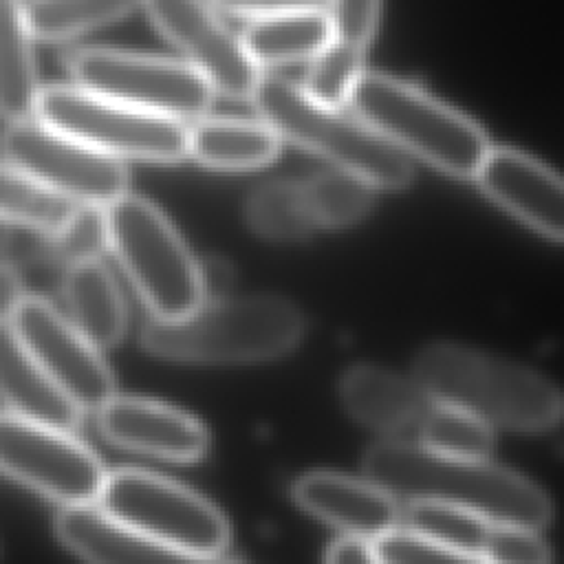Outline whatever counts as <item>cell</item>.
Returning a JSON list of instances; mask_svg holds the SVG:
<instances>
[{"instance_id": "6da1fadb", "label": "cell", "mask_w": 564, "mask_h": 564, "mask_svg": "<svg viewBox=\"0 0 564 564\" xmlns=\"http://www.w3.org/2000/svg\"><path fill=\"white\" fill-rule=\"evenodd\" d=\"M364 474L397 500H430L474 511L491 522L542 529L553 507L529 478L491 463L434 452L419 441L383 438L361 460Z\"/></svg>"}, {"instance_id": "7a4b0ae2", "label": "cell", "mask_w": 564, "mask_h": 564, "mask_svg": "<svg viewBox=\"0 0 564 564\" xmlns=\"http://www.w3.org/2000/svg\"><path fill=\"white\" fill-rule=\"evenodd\" d=\"M412 377L434 401L467 410L491 427L544 432L564 419V392L551 379L465 344L421 348Z\"/></svg>"}, {"instance_id": "3957f363", "label": "cell", "mask_w": 564, "mask_h": 564, "mask_svg": "<svg viewBox=\"0 0 564 564\" xmlns=\"http://www.w3.org/2000/svg\"><path fill=\"white\" fill-rule=\"evenodd\" d=\"M302 333V313L282 297H205L181 317L145 322L141 344L170 361L251 364L286 355Z\"/></svg>"}, {"instance_id": "277c9868", "label": "cell", "mask_w": 564, "mask_h": 564, "mask_svg": "<svg viewBox=\"0 0 564 564\" xmlns=\"http://www.w3.org/2000/svg\"><path fill=\"white\" fill-rule=\"evenodd\" d=\"M251 101L260 119L282 139L357 174L377 189H401L412 181V163L403 150L359 115L315 101L291 79L262 75Z\"/></svg>"}, {"instance_id": "5b68a950", "label": "cell", "mask_w": 564, "mask_h": 564, "mask_svg": "<svg viewBox=\"0 0 564 564\" xmlns=\"http://www.w3.org/2000/svg\"><path fill=\"white\" fill-rule=\"evenodd\" d=\"M348 106L399 150L454 178H474L491 150L474 119L399 77L364 73Z\"/></svg>"}, {"instance_id": "8992f818", "label": "cell", "mask_w": 564, "mask_h": 564, "mask_svg": "<svg viewBox=\"0 0 564 564\" xmlns=\"http://www.w3.org/2000/svg\"><path fill=\"white\" fill-rule=\"evenodd\" d=\"M106 223L108 249L152 317H181L207 297L203 267L152 200L123 194L106 207Z\"/></svg>"}, {"instance_id": "52a82bcc", "label": "cell", "mask_w": 564, "mask_h": 564, "mask_svg": "<svg viewBox=\"0 0 564 564\" xmlns=\"http://www.w3.org/2000/svg\"><path fill=\"white\" fill-rule=\"evenodd\" d=\"M97 505L172 557L214 560L229 546L231 533L223 511L194 489L154 471H108Z\"/></svg>"}, {"instance_id": "ba28073f", "label": "cell", "mask_w": 564, "mask_h": 564, "mask_svg": "<svg viewBox=\"0 0 564 564\" xmlns=\"http://www.w3.org/2000/svg\"><path fill=\"white\" fill-rule=\"evenodd\" d=\"M35 117L121 161L178 163L187 156V123L93 93L73 82L46 84Z\"/></svg>"}, {"instance_id": "9c48e42d", "label": "cell", "mask_w": 564, "mask_h": 564, "mask_svg": "<svg viewBox=\"0 0 564 564\" xmlns=\"http://www.w3.org/2000/svg\"><path fill=\"white\" fill-rule=\"evenodd\" d=\"M73 84L123 104L196 121L214 101L212 84L187 62L117 46H77L64 55Z\"/></svg>"}, {"instance_id": "30bf717a", "label": "cell", "mask_w": 564, "mask_h": 564, "mask_svg": "<svg viewBox=\"0 0 564 564\" xmlns=\"http://www.w3.org/2000/svg\"><path fill=\"white\" fill-rule=\"evenodd\" d=\"M0 150L4 161L70 203L108 207L128 194L130 176L121 159L90 148L35 115L7 121Z\"/></svg>"}, {"instance_id": "8fae6325", "label": "cell", "mask_w": 564, "mask_h": 564, "mask_svg": "<svg viewBox=\"0 0 564 564\" xmlns=\"http://www.w3.org/2000/svg\"><path fill=\"white\" fill-rule=\"evenodd\" d=\"M0 471L40 496L66 505L97 502L108 471L70 430L0 414Z\"/></svg>"}, {"instance_id": "7c38bea8", "label": "cell", "mask_w": 564, "mask_h": 564, "mask_svg": "<svg viewBox=\"0 0 564 564\" xmlns=\"http://www.w3.org/2000/svg\"><path fill=\"white\" fill-rule=\"evenodd\" d=\"M152 29L229 99H251L262 70L212 0H143Z\"/></svg>"}, {"instance_id": "4fadbf2b", "label": "cell", "mask_w": 564, "mask_h": 564, "mask_svg": "<svg viewBox=\"0 0 564 564\" xmlns=\"http://www.w3.org/2000/svg\"><path fill=\"white\" fill-rule=\"evenodd\" d=\"M46 375L86 412H97L115 392L106 359L70 319L37 295H24L9 319Z\"/></svg>"}, {"instance_id": "5bb4252c", "label": "cell", "mask_w": 564, "mask_h": 564, "mask_svg": "<svg viewBox=\"0 0 564 564\" xmlns=\"http://www.w3.org/2000/svg\"><path fill=\"white\" fill-rule=\"evenodd\" d=\"M97 425L112 445L170 463H194L209 447L196 416L145 397L115 394L97 410Z\"/></svg>"}, {"instance_id": "9a60e30c", "label": "cell", "mask_w": 564, "mask_h": 564, "mask_svg": "<svg viewBox=\"0 0 564 564\" xmlns=\"http://www.w3.org/2000/svg\"><path fill=\"white\" fill-rule=\"evenodd\" d=\"M474 181L533 231L564 242V176L513 148H491Z\"/></svg>"}, {"instance_id": "2e32d148", "label": "cell", "mask_w": 564, "mask_h": 564, "mask_svg": "<svg viewBox=\"0 0 564 564\" xmlns=\"http://www.w3.org/2000/svg\"><path fill=\"white\" fill-rule=\"evenodd\" d=\"M291 494L297 507L341 533H359L375 540L401 522L397 498L368 478L308 471L293 482Z\"/></svg>"}, {"instance_id": "e0dca14e", "label": "cell", "mask_w": 564, "mask_h": 564, "mask_svg": "<svg viewBox=\"0 0 564 564\" xmlns=\"http://www.w3.org/2000/svg\"><path fill=\"white\" fill-rule=\"evenodd\" d=\"M339 397L357 423L386 438L414 434L434 401L414 377L370 364H357L341 375Z\"/></svg>"}, {"instance_id": "ac0fdd59", "label": "cell", "mask_w": 564, "mask_h": 564, "mask_svg": "<svg viewBox=\"0 0 564 564\" xmlns=\"http://www.w3.org/2000/svg\"><path fill=\"white\" fill-rule=\"evenodd\" d=\"M0 399L18 416L70 432L84 414L35 361L9 322H0Z\"/></svg>"}, {"instance_id": "d6986e66", "label": "cell", "mask_w": 564, "mask_h": 564, "mask_svg": "<svg viewBox=\"0 0 564 564\" xmlns=\"http://www.w3.org/2000/svg\"><path fill=\"white\" fill-rule=\"evenodd\" d=\"M55 535L70 553L88 562L128 564L174 560L97 502L62 507L55 518Z\"/></svg>"}, {"instance_id": "ffe728a7", "label": "cell", "mask_w": 564, "mask_h": 564, "mask_svg": "<svg viewBox=\"0 0 564 564\" xmlns=\"http://www.w3.org/2000/svg\"><path fill=\"white\" fill-rule=\"evenodd\" d=\"M62 295L70 322L99 348L121 341L128 328V306L112 271L88 258L66 267Z\"/></svg>"}, {"instance_id": "44dd1931", "label": "cell", "mask_w": 564, "mask_h": 564, "mask_svg": "<svg viewBox=\"0 0 564 564\" xmlns=\"http://www.w3.org/2000/svg\"><path fill=\"white\" fill-rule=\"evenodd\" d=\"M187 126V156L214 170H256L275 161L282 137L264 119L200 117Z\"/></svg>"}, {"instance_id": "7402d4cb", "label": "cell", "mask_w": 564, "mask_h": 564, "mask_svg": "<svg viewBox=\"0 0 564 564\" xmlns=\"http://www.w3.org/2000/svg\"><path fill=\"white\" fill-rule=\"evenodd\" d=\"M35 42L24 0H0V117L4 121L35 115L42 88Z\"/></svg>"}, {"instance_id": "603a6c76", "label": "cell", "mask_w": 564, "mask_h": 564, "mask_svg": "<svg viewBox=\"0 0 564 564\" xmlns=\"http://www.w3.org/2000/svg\"><path fill=\"white\" fill-rule=\"evenodd\" d=\"M328 40L330 22L326 9L253 18L242 33V42L260 68L313 59Z\"/></svg>"}, {"instance_id": "cb8c5ba5", "label": "cell", "mask_w": 564, "mask_h": 564, "mask_svg": "<svg viewBox=\"0 0 564 564\" xmlns=\"http://www.w3.org/2000/svg\"><path fill=\"white\" fill-rule=\"evenodd\" d=\"M37 42L66 44L130 18L143 0H24Z\"/></svg>"}, {"instance_id": "d4e9b609", "label": "cell", "mask_w": 564, "mask_h": 564, "mask_svg": "<svg viewBox=\"0 0 564 564\" xmlns=\"http://www.w3.org/2000/svg\"><path fill=\"white\" fill-rule=\"evenodd\" d=\"M416 529L458 555L460 562H482V546L491 520L443 502L410 500L401 509V522Z\"/></svg>"}, {"instance_id": "484cf974", "label": "cell", "mask_w": 564, "mask_h": 564, "mask_svg": "<svg viewBox=\"0 0 564 564\" xmlns=\"http://www.w3.org/2000/svg\"><path fill=\"white\" fill-rule=\"evenodd\" d=\"M75 205L42 187L9 161H0V220L48 236L66 223Z\"/></svg>"}, {"instance_id": "4316f807", "label": "cell", "mask_w": 564, "mask_h": 564, "mask_svg": "<svg viewBox=\"0 0 564 564\" xmlns=\"http://www.w3.org/2000/svg\"><path fill=\"white\" fill-rule=\"evenodd\" d=\"M253 231L271 240H297L317 229L300 181H271L258 187L247 203Z\"/></svg>"}, {"instance_id": "83f0119b", "label": "cell", "mask_w": 564, "mask_h": 564, "mask_svg": "<svg viewBox=\"0 0 564 564\" xmlns=\"http://www.w3.org/2000/svg\"><path fill=\"white\" fill-rule=\"evenodd\" d=\"M302 187L317 229H337L357 223L372 207V192L377 189L357 174L339 167L302 178Z\"/></svg>"}, {"instance_id": "f1b7e54d", "label": "cell", "mask_w": 564, "mask_h": 564, "mask_svg": "<svg viewBox=\"0 0 564 564\" xmlns=\"http://www.w3.org/2000/svg\"><path fill=\"white\" fill-rule=\"evenodd\" d=\"M419 443L452 456L489 458L494 452V427L467 410L432 401L416 427Z\"/></svg>"}, {"instance_id": "f546056e", "label": "cell", "mask_w": 564, "mask_h": 564, "mask_svg": "<svg viewBox=\"0 0 564 564\" xmlns=\"http://www.w3.org/2000/svg\"><path fill=\"white\" fill-rule=\"evenodd\" d=\"M364 57V51L328 40V44L308 59L302 84L304 93L330 108L348 106L359 77L366 73Z\"/></svg>"}, {"instance_id": "4dcf8cb0", "label": "cell", "mask_w": 564, "mask_h": 564, "mask_svg": "<svg viewBox=\"0 0 564 564\" xmlns=\"http://www.w3.org/2000/svg\"><path fill=\"white\" fill-rule=\"evenodd\" d=\"M51 251L68 267L79 260L99 258L108 249L106 207L77 203L66 223L48 234Z\"/></svg>"}, {"instance_id": "1f68e13d", "label": "cell", "mask_w": 564, "mask_h": 564, "mask_svg": "<svg viewBox=\"0 0 564 564\" xmlns=\"http://www.w3.org/2000/svg\"><path fill=\"white\" fill-rule=\"evenodd\" d=\"M551 560V551L546 542L540 538L538 529L522 524L494 522L489 527L482 562H500V564H542Z\"/></svg>"}, {"instance_id": "d6a6232c", "label": "cell", "mask_w": 564, "mask_h": 564, "mask_svg": "<svg viewBox=\"0 0 564 564\" xmlns=\"http://www.w3.org/2000/svg\"><path fill=\"white\" fill-rule=\"evenodd\" d=\"M383 0H330L326 7L330 22V40L368 51L381 18Z\"/></svg>"}, {"instance_id": "836d02e7", "label": "cell", "mask_w": 564, "mask_h": 564, "mask_svg": "<svg viewBox=\"0 0 564 564\" xmlns=\"http://www.w3.org/2000/svg\"><path fill=\"white\" fill-rule=\"evenodd\" d=\"M375 544V560L386 564H401V562H460L456 553L445 549L443 544L434 542L425 533L410 529L405 524H397L386 533L372 540Z\"/></svg>"}, {"instance_id": "e575fe53", "label": "cell", "mask_w": 564, "mask_h": 564, "mask_svg": "<svg viewBox=\"0 0 564 564\" xmlns=\"http://www.w3.org/2000/svg\"><path fill=\"white\" fill-rule=\"evenodd\" d=\"M218 11L240 18H264L300 9H326L330 0H212Z\"/></svg>"}, {"instance_id": "d590c367", "label": "cell", "mask_w": 564, "mask_h": 564, "mask_svg": "<svg viewBox=\"0 0 564 564\" xmlns=\"http://www.w3.org/2000/svg\"><path fill=\"white\" fill-rule=\"evenodd\" d=\"M326 562L333 564H368L375 560V544L372 538L359 533H341L324 553Z\"/></svg>"}, {"instance_id": "8d00e7d4", "label": "cell", "mask_w": 564, "mask_h": 564, "mask_svg": "<svg viewBox=\"0 0 564 564\" xmlns=\"http://www.w3.org/2000/svg\"><path fill=\"white\" fill-rule=\"evenodd\" d=\"M18 271L0 258V322H9L24 297Z\"/></svg>"}, {"instance_id": "74e56055", "label": "cell", "mask_w": 564, "mask_h": 564, "mask_svg": "<svg viewBox=\"0 0 564 564\" xmlns=\"http://www.w3.org/2000/svg\"><path fill=\"white\" fill-rule=\"evenodd\" d=\"M11 225L9 223H4V220H0V256L9 249V245H11V229H9Z\"/></svg>"}]
</instances>
